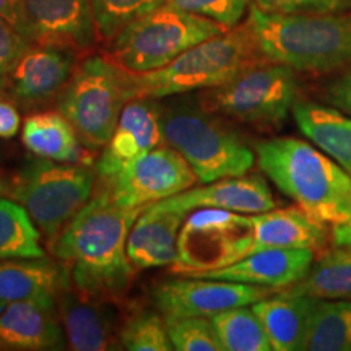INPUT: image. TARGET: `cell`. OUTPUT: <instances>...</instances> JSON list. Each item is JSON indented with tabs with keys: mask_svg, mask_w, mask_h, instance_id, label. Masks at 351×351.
<instances>
[{
	"mask_svg": "<svg viewBox=\"0 0 351 351\" xmlns=\"http://www.w3.org/2000/svg\"><path fill=\"white\" fill-rule=\"evenodd\" d=\"M173 348L178 351H223L210 317L166 319Z\"/></svg>",
	"mask_w": 351,
	"mask_h": 351,
	"instance_id": "1f68e13d",
	"label": "cell"
},
{
	"mask_svg": "<svg viewBox=\"0 0 351 351\" xmlns=\"http://www.w3.org/2000/svg\"><path fill=\"white\" fill-rule=\"evenodd\" d=\"M21 119L19 109L8 101L0 99V138H12L19 134Z\"/></svg>",
	"mask_w": 351,
	"mask_h": 351,
	"instance_id": "8d00e7d4",
	"label": "cell"
},
{
	"mask_svg": "<svg viewBox=\"0 0 351 351\" xmlns=\"http://www.w3.org/2000/svg\"><path fill=\"white\" fill-rule=\"evenodd\" d=\"M19 7L20 0H0V16L16 26L19 25Z\"/></svg>",
	"mask_w": 351,
	"mask_h": 351,
	"instance_id": "f35d334b",
	"label": "cell"
},
{
	"mask_svg": "<svg viewBox=\"0 0 351 351\" xmlns=\"http://www.w3.org/2000/svg\"><path fill=\"white\" fill-rule=\"evenodd\" d=\"M32 46L23 33L10 21L0 16V88L5 90L7 78L21 54Z\"/></svg>",
	"mask_w": 351,
	"mask_h": 351,
	"instance_id": "836d02e7",
	"label": "cell"
},
{
	"mask_svg": "<svg viewBox=\"0 0 351 351\" xmlns=\"http://www.w3.org/2000/svg\"><path fill=\"white\" fill-rule=\"evenodd\" d=\"M2 91H3V90H2V88H0V95H2Z\"/></svg>",
	"mask_w": 351,
	"mask_h": 351,
	"instance_id": "60d3db41",
	"label": "cell"
},
{
	"mask_svg": "<svg viewBox=\"0 0 351 351\" xmlns=\"http://www.w3.org/2000/svg\"><path fill=\"white\" fill-rule=\"evenodd\" d=\"M256 160L285 195L322 225H340L351 213V174L304 140L278 137L256 143Z\"/></svg>",
	"mask_w": 351,
	"mask_h": 351,
	"instance_id": "7a4b0ae2",
	"label": "cell"
},
{
	"mask_svg": "<svg viewBox=\"0 0 351 351\" xmlns=\"http://www.w3.org/2000/svg\"><path fill=\"white\" fill-rule=\"evenodd\" d=\"M244 23L267 62L317 73L351 64V13H278L251 3Z\"/></svg>",
	"mask_w": 351,
	"mask_h": 351,
	"instance_id": "3957f363",
	"label": "cell"
},
{
	"mask_svg": "<svg viewBox=\"0 0 351 351\" xmlns=\"http://www.w3.org/2000/svg\"><path fill=\"white\" fill-rule=\"evenodd\" d=\"M186 215L174 210L147 207L127 238V256L138 270L173 267L178 261L179 232Z\"/></svg>",
	"mask_w": 351,
	"mask_h": 351,
	"instance_id": "44dd1931",
	"label": "cell"
},
{
	"mask_svg": "<svg viewBox=\"0 0 351 351\" xmlns=\"http://www.w3.org/2000/svg\"><path fill=\"white\" fill-rule=\"evenodd\" d=\"M327 99L332 106L339 108L351 116V67L343 75L330 83L327 90Z\"/></svg>",
	"mask_w": 351,
	"mask_h": 351,
	"instance_id": "d590c367",
	"label": "cell"
},
{
	"mask_svg": "<svg viewBox=\"0 0 351 351\" xmlns=\"http://www.w3.org/2000/svg\"><path fill=\"white\" fill-rule=\"evenodd\" d=\"M0 191H2V182H0Z\"/></svg>",
	"mask_w": 351,
	"mask_h": 351,
	"instance_id": "ab89813d",
	"label": "cell"
},
{
	"mask_svg": "<svg viewBox=\"0 0 351 351\" xmlns=\"http://www.w3.org/2000/svg\"><path fill=\"white\" fill-rule=\"evenodd\" d=\"M332 243H333V247H337V245H350L351 244V213L345 223L333 225Z\"/></svg>",
	"mask_w": 351,
	"mask_h": 351,
	"instance_id": "74e56055",
	"label": "cell"
},
{
	"mask_svg": "<svg viewBox=\"0 0 351 351\" xmlns=\"http://www.w3.org/2000/svg\"><path fill=\"white\" fill-rule=\"evenodd\" d=\"M98 39L112 41L125 26L168 3V0H90Z\"/></svg>",
	"mask_w": 351,
	"mask_h": 351,
	"instance_id": "f546056e",
	"label": "cell"
},
{
	"mask_svg": "<svg viewBox=\"0 0 351 351\" xmlns=\"http://www.w3.org/2000/svg\"><path fill=\"white\" fill-rule=\"evenodd\" d=\"M16 28L32 44L78 56L99 41L90 0H20Z\"/></svg>",
	"mask_w": 351,
	"mask_h": 351,
	"instance_id": "7c38bea8",
	"label": "cell"
},
{
	"mask_svg": "<svg viewBox=\"0 0 351 351\" xmlns=\"http://www.w3.org/2000/svg\"><path fill=\"white\" fill-rule=\"evenodd\" d=\"M302 350L351 351V300L315 298Z\"/></svg>",
	"mask_w": 351,
	"mask_h": 351,
	"instance_id": "4316f807",
	"label": "cell"
},
{
	"mask_svg": "<svg viewBox=\"0 0 351 351\" xmlns=\"http://www.w3.org/2000/svg\"><path fill=\"white\" fill-rule=\"evenodd\" d=\"M119 343L129 351H171L166 319L161 313L140 311L122 324Z\"/></svg>",
	"mask_w": 351,
	"mask_h": 351,
	"instance_id": "4dcf8cb0",
	"label": "cell"
},
{
	"mask_svg": "<svg viewBox=\"0 0 351 351\" xmlns=\"http://www.w3.org/2000/svg\"><path fill=\"white\" fill-rule=\"evenodd\" d=\"M249 231L232 251L231 263L267 249H311L315 252L327 243L326 225L315 221L300 207L249 213Z\"/></svg>",
	"mask_w": 351,
	"mask_h": 351,
	"instance_id": "9a60e30c",
	"label": "cell"
},
{
	"mask_svg": "<svg viewBox=\"0 0 351 351\" xmlns=\"http://www.w3.org/2000/svg\"><path fill=\"white\" fill-rule=\"evenodd\" d=\"M296 70L263 62L200 96L205 111L252 125H280L298 99Z\"/></svg>",
	"mask_w": 351,
	"mask_h": 351,
	"instance_id": "9c48e42d",
	"label": "cell"
},
{
	"mask_svg": "<svg viewBox=\"0 0 351 351\" xmlns=\"http://www.w3.org/2000/svg\"><path fill=\"white\" fill-rule=\"evenodd\" d=\"M148 207L189 213L197 208H221L238 213H262L275 208L269 184L258 174L232 176L187 189Z\"/></svg>",
	"mask_w": 351,
	"mask_h": 351,
	"instance_id": "d6986e66",
	"label": "cell"
},
{
	"mask_svg": "<svg viewBox=\"0 0 351 351\" xmlns=\"http://www.w3.org/2000/svg\"><path fill=\"white\" fill-rule=\"evenodd\" d=\"M75 52L32 44L7 78L5 88L19 103L38 106L59 98L77 69Z\"/></svg>",
	"mask_w": 351,
	"mask_h": 351,
	"instance_id": "e0dca14e",
	"label": "cell"
},
{
	"mask_svg": "<svg viewBox=\"0 0 351 351\" xmlns=\"http://www.w3.org/2000/svg\"><path fill=\"white\" fill-rule=\"evenodd\" d=\"M283 289L317 300H351V244L324 254L300 282Z\"/></svg>",
	"mask_w": 351,
	"mask_h": 351,
	"instance_id": "484cf974",
	"label": "cell"
},
{
	"mask_svg": "<svg viewBox=\"0 0 351 351\" xmlns=\"http://www.w3.org/2000/svg\"><path fill=\"white\" fill-rule=\"evenodd\" d=\"M160 114L166 145L186 158L200 182L243 176L252 169L256 153L234 132L219 124L212 112L178 103L160 104Z\"/></svg>",
	"mask_w": 351,
	"mask_h": 351,
	"instance_id": "8992f818",
	"label": "cell"
},
{
	"mask_svg": "<svg viewBox=\"0 0 351 351\" xmlns=\"http://www.w3.org/2000/svg\"><path fill=\"white\" fill-rule=\"evenodd\" d=\"M96 169L46 158L29 161L13 181L10 197L32 215L39 231L54 241L95 194Z\"/></svg>",
	"mask_w": 351,
	"mask_h": 351,
	"instance_id": "52a82bcc",
	"label": "cell"
},
{
	"mask_svg": "<svg viewBox=\"0 0 351 351\" xmlns=\"http://www.w3.org/2000/svg\"><path fill=\"white\" fill-rule=\"evenodd\" d=\"M278 291L258 285L181 275L153 288L152 298L165 319L212 317L231 307L251 306Z\"/></svg>",
	"mask_w": 351,
	"mask_h": 351,
	"instance_id": "4fadbf2b",
	"label": "cell"
},
{
	"mask_svg": "<svg viewBox=\"0 0 351 351\" xmlns=\"http://www.w3.org/2000/svg\"><path fill=\"white\" fill-rule=\"evenodd\" d=\"M228 32L226 26L178 8L158 7L125 26L108 43L104 56L129 73L158 70L197 44Z\"/></svg>",
	"mask_w": 351,
	"mask_h": 351,
	"instance_id": "5b68a950",
	"label": "cell"
},
{
	"mask_svg": "<svg viewBox=\"0 0 351 351\" xmlns=\"http://www.w3.org/2000/svg\"><path fill=\"white\" fill-rule=\"evenodd\" d=\"M69 270L46 257L0 261V313L13 302L57 295Z\"/></svg>",
	"mask_w": 351,
	"mask_h": 351,
	"instance_id": "cb8c5ba5",
	"label": "cell"
},
{
	"mask_svg": "<svg viewBox=\"0 0 351 351\" xmlns=\"http://www.w3.org/2000/svg\"><path fill=\"white\" fill-rule=\"evenodd\" d=\"M263 62L265 57L243 23L191 47L165 67L145 73L125 72V75L130 99H160L218 88Z\"/></svg>",
	"mask_w": 351,
	"mask_h": 351,
	"instance_id": "277c9868",
	"label": "cell"
},
{
	"mask_svg": "<svg viewBox=\"0 0 351 351\" xmlns=\"http://www.w3.org/2000/svg\"><path fill=\"white\" fill-rule=\"evenodd\" d=\"M56 300L70 348L75 351L117 348L121 327L112 298L83 291L69 276L57 291Z\"/></svg>",
	"mask_w": 351,
	"mask_h": 351,
	"instance_id": "5bb4252c",
	"label": "cell"
},
{
	"mask_svg": "<svg viewBox=\"0 0 351 351\" xmlns=\"http://www.w3.org/2000/svg\"><path fill=\"white\" fill-rule=\"evenodd\" d=\"M223 351H274L261 319L251 306H238L212 315Z\"/></svg>",
	"mask_w": 351,
	"mask_h": 351,
	"instance_id": "f1b7e54d",
	"label": "cell"
},
{
	"mask_svg": "<svg viewBox=\"0 0 351 351\" xmlns=\"http://www.w3.org/2000/svg\"><path fill=\"white\" fill-rule=\"evenodd\" d=\"M249 2L251 0H168L171 5L207 16L228 29L241 23Z\"/></svg>",
	"mask_w": 351,
	"mask_h": 351,
	"instance_id": "d6a6232c",
	"label": "cell"
},
{
	"mask_svg": "<svg viewBox=\"0 0 351 351\" xmlns=\"http://www.w3.org/2000/svg\"><path fill=\"white\" fill-rule=\"evenodd\" d=\"M130 101L125 70L106 56H90L59 95L57 109L77 130L83 145L104 147L112 137L122 109Z\"/></svg>",
	"mask_w": 351,
	"mask_h": 351,
	"instance_id": "ba28073f",
	"label": "cell"
},
{
	"mask_svg": "<svg viewBox=\"0 0 351 351\" xmlns=\"http://www.w3.org/2000/svg\"><path fill=\"white\" fill-rule=\"evenodd\" d=\"M313 262L314 251L311 249H267L221 269L181 275L283 289L300 282Z\"/></svg>",
	"mask_w": 351,
	"mask_h": 351,
	"instance_id": "ffe728a7",
	"label": "cell"
},
{
	"mask_svg": "<svg viewBox=\"0 0 351 351\" xmlns=\"http://www.w3.org/2000/svg\"><path fill=\"white\" fill-rule=\"evenodd\" d=\"M291 114L302 135L351 174L350 114L335 106L304 99H296Z\"/></svg>",
	"mask_w": 351,
	"mask_h": 351,
	"instance_id": "603a6c76",
	"label": "cell"
},
{
	"mask_svg": "<svg viewBox=\"0 0 351 351\" xmlns=\"http://www.w3.org/2000/svg\"><path fill=\"white\" fill-rule=\"evenodd\" d=\"M21 142L34 156L62 163H82L83 147L77 130L59 111L28 116L21 127Z\"/></svg>",
	"mask_w": 351,
	"mask_h": 351,
	"instance_id": "d4e9b609",
	"label": "cell"
},
{
	"mask_svg": "<svg viewBox=\"0 0 351 351\" xmlns=\"http://www.w3.org/2000/svg\"><path fill=\"white\" fill-rule=\"evenodd\" d=\"M249 213L199 208L186 218L179 232L174 274H191L226 267L238 241L249 231Z\"/></svg>",
	"mask_w": 351,
	"mask_h": 351,
	"instance_id": "8fae6325",
	"label": "cell"
},
{
	"mask_svg": "<svg viewBox=\"0 0 351 351\" xmlns=\"http://www.w3.org/2000/svg\"><path fill=\"white\" fill-rule=\"evenodd\" d=\"M57 295L13 302L0 313V350L51 351L65 348Z\"/></svg>",
	"mask_w": 351,
	"mask_h": 351,
	"instance_id": "ac0fdd59",
	"label": "cell"
},
{
	"mask_svg": "<svg viewBox=\"0 0 351 351\" xmlns=\"http://www.w3.org/2000/svg\"><path fill=\"white\" fill-rule=\"evenodd\" d=\"M166 145L160 104L155 99H130L122 109L112 137L96 161L98 179L109 178L145 153Z\"/></svg>",
	"mask_w": 351,
	"mask_h": 351,
	"instance_id": "2e32d148",
	"label": "cell"
},
{
	"mask_svg": "<svg viewBox=\"0 0 351 351\" xmlns=\"http://www.w3.org/2000/svg\"><path fill=\"white\" fill-rule=\"evenodd\" d=\"M41 234L23 205L0 195V261L46 257Z\"/></svg>",
	"mask_w": 351,
	"mask_h": 351,
	"instance_id": "83f0119b",
	"label": "cell"
},
{
	"mask_svg": "<svg viewBox=\"0 0 351 351\" xmlns=\"http://www.w3.org/2000/svg\"><path fill=\"white\" fill-rule=\"evenodd\" d=\"M199 181L194 169L169 145L145 153L109 178L98 179V187L122 208H147L155 202L187 191Z\"/></svg>",
	"mask_w": 351,
	"mask_h": 351,
	"instance_id": "30bf717a",
	"label": "cell"
},
{
	"mask_svg": "<svg viewBox=\"0 0 351 351\" xmlns=\"http://www.w3.org/2000/svg\"><path fill=\"white\" fill-rule=\"evenodd\" d=\"M143 210L122 208L104 189H95L90 202L51 243L77 288L109 298L129 288L135 267L127 256V238Z\"/></svg>",
	"mask_w": 351,
	"mask_h": 351,
	"instance_id": "6da1fadb",
	"label": "cell"
},
{
	"mask_svg": "<svg viewBox=\"0 0 351 351\" xmlns=\"http://www.w3.org/2000/svg\"><path fill=\"white\" fill-rule=\"evenodd\" d=\"M251 3L278 13H341L351 8V0H251Z\"/></svg>",
	"mask_w": 351,
	"mask_h": 351,
	"instance_id": "e575fe53",
	"label": "cell"
},
{
	"mask_svg": "<svg viewBox=\"0 0 351 351\" xmlns=\"http://www.w3.org/2000/svg\"><path fill=\"white\" fill-rule=\"evenodd\" d=\"M315 298L280 289L254 302L251 307L261 319L274 351H300L304 348L309 314Z\"/></svg>",
	"mask_w": 351,
	"mask_h": 351,
	"instance_id": "7402d4cb",
	"label": "cell"
}]
</instances>
